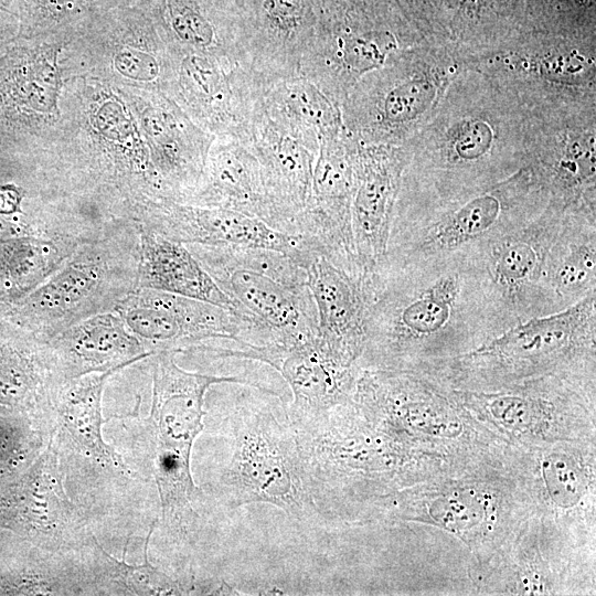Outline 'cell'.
<instances>
[{
    "mask_svg": "<svg viewBox=\"0 0 596 596\" xmlns=\"http://www.w3.org/2000/svg\"><path fill=\"white\" fill-rule=\"evenodd\" d=\"M549 86L465 67L405 146L401 187L436 196L489 188L529 166Z\"/></svg>",
    "mask_w": 596,
    "mask_h": 596,
    "instance_id": "1",
    "label": "cell"
},
{
    "mask_svg": "<svg viewBox=\"0 0 596 596\" xmlns=\"http://www.w3.org/2000/svg\"><path fill=\"white\" fill-rule=\"evenodd\" d=\"M360 369L408 371L501 333L481 275L462 255L400 263L371 278Z\"/></svg>",
    "mask_w": 596,
    "mask_h": 596,
    "instance_id": "2",
    "label": "cell"
},
{
    "mask_svg": "<svg viewBox=\"0 0 596 596\" xmlns=\"http://www.w3.org/2000/svg\"><path fill=\"white\" fill-rule=\"evenodd\" d=\"M550 201L530 166L489 188L453 196L401 187L384 257L406 263L469 256L536 216Z\"/></svg>",
    "mask_w": 596,
    "mask_h": 596,
    "instance_id": "3",
    "label": "cell"
},
{
    "mask_svg": "<svg viewBox=\"0 0 596 596\" xmlns=\"http://www.w3.org/2000/svg\"><path fill=\"white\" fill-rule=\"evenodd\" d=\"M234 312L254 331V344H291L319 334L306 270L287 253L235 245H185Z\"/></svg>",
    "mask_w": 596,
    "mask_h": 596,
    "instance_id": "4",
    "label": "cell"
},
{
    "mask_svg": "<svg viewBox=\"0 0 596 596\" xmlns=\"http://www.w3.org/2000/svg\"><path fill=\"white\" fill-rule=\"evenodd\" d=\"M138 224L82 244L38 288L0 312L3 319L47 341L99 313L116 310L137 289Z\"/></svg>",
    "mask_w": 596,
    "mask_h": 596,
    "instance_id": "5",
    "label": "cell"
},
{
    "mask_svg": "<svg viewBox=\"0 0 596 596\" xmlns=\"http://www.w3.org/2000/svg\"><path fill=\"white\" fill-rule=\"evenodd\" d=\"M464 68L449 45L425 42L407 50L353 86L341 105L344 131L362 145H404Z\"/></svg>",
    "mask_w": 596,
    "mask_h": 596,
    "instance_id": "6",
    "label": "cell"
},
{
    "mask_svg": "<svg viewBox=\"0 0 596 596\" xmlns=\"http://www.w3.org/2000/svg\"><path fill=\"white\" fill-rule=\"evenodd\" d=\"M228 423L231 454L219 478L224 504L268 503L298 521L320 520L287 413L279 416L267 402L248 398Z\"/></svg>",
    "mask_w": 596,
    "mask_h": 596,
    "instance_id": "7",
    "label": "cell"
},
{
    "mask_svg": "<svg viewBox=\"0 0 596 596\" xmlns=\"http://www.w3.org/2000/svg\"><path fill=\"white\" fill-rule=\"evenodd\" d=\"M596 291L557 312L507 328L453 360L447 375L456 382H505L594 364Z\"/></svg>",
    "mask_w": 596,
    "mask_h": 596,
    "instance_id": "8",
    "label": "cell"
},
{
    "mask_svg": "<svg viewBox=\"0 0 596 596\" xmlns=\"http://www.w3.org/2000/svg\"><path fill=\"white\" fill-rule=\"evenodd\" d=\"M595 89L554 86L529 166L564 209L596 212Z\"/></svg>",
    "mask_w": 596,
    "mask_h": 596,
    "instance_id": "9",
    "label": "cell"
},
{
    "mask_svg": "<svg viewBox=\"0 0 596 596\" xmlns=\"http://www.w3.org/2000/svg\"><path fill=\"white\" fill-rule=\"evenodd\" d=\"M566 211L550 201L536 216L467 256L481 275L501 332L517 322L554 313L543 287V274Z\"/></svg>",
    "mask_w": 596,
    "mask_h": 596,
    "instance_id": "10",
    "label": "cell"
},
{
    "mask_svg": "<svg viewBox=\"0 0 596 596\" xmlns=\"http://www.w3.org/2000/svg\"><path fill=\"white\" fill-rule=\"evenodd\" d=\"M210 345L217 356L260 361L287 381L292 401L286 413L291 425L312 421L352 401L360 368L336 352L319 334L291 344Z\"/></svg>",
    "mask_w": 596,
    "mask_h": 596,
    "instance_id": "11",
    "label": "cell"
},
{
    "mask_svg": "<svg viewBox=\"0 0 596 596\" xmlns=\"http://www.w3.org/2000/svg\"><path fill=\"white\" fill-rule=\"evenodd\" d=\"M116 311L151 354L189 351L216 340H254L252 327L233 311L167 291L137 288Z\"/></svg>",
    "mask_w": 596,
    "mask_h": 596,
    "instance_id": "12",
    "label": "cell"
},
{
    "mask_svg": "<svg viewBox=\"0 0 596 596\" xmlns=\"http://www.w3.org/2000/svg\"><path fill=\"white\" fill-rule=\"evenodd\" d=\"M290 256L307 273L317 308L319 337L336 352L358 364L364 347L372 274L344 267L300 237Z\"/></svg>",
    "mask_w": 596,
    "mask_h": 596,
    "instance_id": "13",
    "label": "cell"
},
{
    "mask_svg": "<svg viewBox=\"0 0 596 596\" xmlns=\"http://www.w3.org/2000/svg\"><path fill=\"white\" fill-rule=\"evenodd\" d=\"M249 142L262 166L280 231L297 236L298 223L311 203L320 141L295 131L257 102Z\"/></svg>",
    "mask_w": 596,
    "mask_h": 596,
    "instance_id": "14",
    "label": "cell"
},
{
    "mask_svg": "<svg viewBox=\"0 0 596 596\" xmlns=\"http://www.w3.org/2000/svg\"><path fill=\"white\" fill-rule=\"evenodd\" d=\"M407 161L405 143L356 142L351 232L356 257L369 273H373L386 253L394 206Z\"/></svg>",
    "mask_w": 596,
    "mask_h": 596,
    "instance_id": "15",
    "label": "cell"
},
{
    "mask_svg": "<svg viewBox=\"0 0 596 596\" xmlns=\"http://www.w3.org/2000/svg\"><path fill=\"white\" fill-rule=\"evenodd\" d=\"M140 226L184 245L264 247L291 254L299 237L279 232L243 213L166 199L149 200L136 209Z\"/></svg>",
    "mask_w": 596,
    "mask_h": 596,
    "instance_id": "16",
    "label": "cell"
},
{
    "mask_svg": "<svg viewBox=\"0 0 596 596\" xmlns=\"http://www.w3.org/2000/svg\"><path fill=\"white\" fill-rule=\"evenodd\" d=\"M174 352L152 354V404L147 419L152 456L179 455L191 458L196 436L203 429L204 395L213 384L249 382L238 376H215L188 372L174 361Z\"/></svg>",
    "mask_w": 596,
    "mask_h": 596,
    "instance_id": "17",
    "label": "cell"
},
{
    "mask_svg": "<svg viewBox=\"0 0 596 596\" xmlns=\"http://www.w3.org/2000/svg\"><path fill=\"white\" fill-rule=\"evenodd\" d=\"M465 65L513 79L595 89V41L513 38L498 50L471 58Z\"/></svg>",
    "mask_w": 596,
    "mask_h": 596,
    "instance_id": "18",
    "label": "cell"
},
{
    "mask_svg": "<svg viewBox=\"0 0 596 596\" xmlns=\"http://www.w3.org/2000/svg\"><path fill=\"white\" fill-rule=\"evenodd\" d=\"M217 138L209 151L200 187L184 203L233 210L281 232L251 142L226 136Z\"/></svg>",
    "mask_w": 596,
    "mask_h": 596,
    "instance_id": "19",
    "label": "cell"
},
{
    "mask_svg": "<svg viewBox=\"0 0 596 596\" xmlns=\"http://www.w3.org/2000/svg\"><path fill=\"white\" fill-rule=\"evenodd\" d=\"M47 343L66 381L93 372L118 371L152 355L116 310L89 317Z\"/></svg>",
    "mask_w": 596,
    "mask_h": 596,
    "instance_id": "20",
    "label": "cell"
},
{
    "mask_svg": "<svg viewBox=\"0 0 596 596\" xmlns=\"http://www.w3.org/2000/svg\"><path fill=\"white\" fill-rule=\"evenodd\" d=\"M543 287L553 312L596 291V212L567 209L547 253Z\"/></svg>",
    "mask_w": 596,
    "mask_h": 596,
    "instance_id": "21",
    "label": "cell"
},
{
    "mask_svg": "<svg viewBox=\"0 0 596 596\" xmlns=\"http://www.w3.org/2000/svg\"><path fill=\"white\" fill-rule=\"evenodd\" d=\"M138 230L137 288L167 291L210 302L234 312L230 298L184 244L168 240L139 224Z\"/></svg>",
    "mask_w": 596,
    "mask_h": 596,
    "instance_id": "22",
    "label": "cell"
},
{
    "mask_svg": "<svg viewBox=\"0 0 596 596\" xmlns=\"http://www.w3.org/2000/svg\"><path fill=\"white\" fill-rule=\"evenodd\" d=\"M263 109L297 132L320 140L344 129L341 106L302 75L262 86Z\"/></svg>",
    "mask_w": 596,
    "mask_h": 596,
    "instance_id": "23",
    "label": "cell"
},
{
    "mask_svg": "<svg viewBox=\"0 0 596 596\" xmlns=\"http://www.w3.org/2000/svg\"><path fill=\"white\" fill-rule=\"evenodd\" d=\"M81 245L43 235L0 242V312L38 288Z\"/></svg>",
    "mask_w": 596,
    "mask_h": 596,
    "instance_id": "24",
    "label": "cell"
},
{
    "mask_svg": "<svg viewBox=\"0 0 596 596\" xmlns=\"http://www.w3.org/2000/svg\"><path fill=\"white\" fill-rule=\"evenodd\" d=\"M115 372L86 374L66 382L57 403L62 421L74 439L97 458L120 466L121 461L100 435L102 394L107 379Z\"/></svg>",
    "mask_w": 596,
    "mask_h": 596,
    "instance_id": "25",
    "label": "cell"
},
{
    "mask_svg": "<svg viewBox=\"0 0 596 596\" xmlns=\"http://www.w3.org/2000/svg\"><path fill=\"white\" fill-rule=\"evenodd\" d=\"M543 473L550 497L560 505L575 504L584 492V477L576 464L566 456L546 458Z\"/></svg>",
    "mask_w": 596,
    "mask_h": 596,
    "instance_id": "26",
    "label": "cell"
},
{
    "mask_svg": "<svg viewBox=\"0 0 596 596\" xmlns=\"http://www.w3.org/2000/svg\"><path fill=\"white\" fill-rule=\"evenodd\" d=\"M147 546L145 550V562L139 566H130L119 563L116 560L117 571L127 586L135 593L142 595H178L184 589L180 583L173 581L168 575L159 572L148 561Z\"/></svg>",
    "mask_w": 596,
    "mask_h": 596,
    "instance_id": "27",
    "label": "cell"
},
{
    "mask_svg": "<svg viewBox=\"0 0 596 596\" xmlns=\"http://www.w3.org/2000/svg\"><path fill=\"white\" fill-rule=\"evenodd\" d=\"M117 67L127 76L139 79H152L159 72L157 61L143 53H123L117 56Z\"/></svg>",
    "mask_w": 596,
    "mask_h": 596,
    "instance_id": "28",
    "label": "cell"
},
{
    "mask_svg": "<svg viewBox=\"0 0 596 596\" xmlns=\"http://www.w3.org/2000/svg\"><path fill=\"white\" fill-rule=\"evenodd\" d=\"M23 191L13 183L0 184V214L14 216L21 213Z\"/></svg>",
    "mask_w": 596,
    "mask_h": 596,
    "instance_id": "29",
    "label": "cell"
},
{
    "mask_svg": "<svg viewBox=\"0 0 596 596\" xmlns=\"http://www.w3.org/2000/svg\"><path fill=\"white\" fill-rule=\"evenodd\" d=\"M20 235H34L26 216L13 217L0 214V242Z\"/></svg>",
    "mask_w": 596,
    "mask_h": 596,
    "instance_id": "30",
    "label": "cell"
},
{
    "mask_svg": "<svg viewBox=\"0 0 596 596\" xmlns=\"http://www.w3.org/2000/svg\"><path fill=\"white\" fill-rule=\"evenodd\" d=\"M4 36V28L0 25V40Z\"/></svg>",
    "mask_w": 596,
    "mask_h": 596,
    "instance_id": "31",
    "label": "cell"
}]
</instances>
